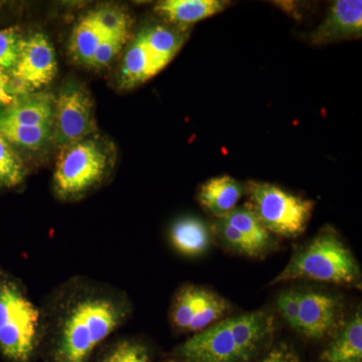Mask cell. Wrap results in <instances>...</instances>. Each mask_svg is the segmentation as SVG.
Here are the masks:
<instances>
[{"mask_svg":"<svg viewBox=\"0 0 362 362\" xmlns=\"http://www.w3.org/2000/svg\"><path fill=\"white\" fill-rule=\"evenodd\" d=\"M0 134L13 146L37 150L52 140V127H30L0 123Z\"/></svg>","mask_w":362,"mask_h":362,"instance_id":"22","label":"cell"},{"mask_svg":"<svg viewBox=\"0 0 362 362\" xmlns=\"http://www.w3.org/2000/svg\"><path fill=\"white\" fill-rule=\"evenodd\" d=\"M249 207L271 233L295 238L306 230L313 211V202L290 194L268 182L250 181Z\"/></svg>","mask_w":362,"mask_h":362,"instance_id":"5","label":"cell"},{"mask_svg":"<svg viewBox=\"0 0 362 362\" xmlns=\"http://www.w3.org/2000/svg\"><path fill=\"white\" fill-rule=\"evenodd\" d=\"M95 362H151V354L144 343L121 339L108 345Z\"/></svg>","mask_w":362,"mask_h":362,"instance_id":"25","label":"cell"},{"mask_svg":"<svg viewBox=\"0 0 362 362\" xmlns=\"http://www.w3.org/2000/svg\"><path fill=\"white\" fill-rule=\"evenodd\" d=\"M170 362H173V361H170Z\"/></svg>","mask_w":362,"mask_h":362,"instance_id":"34","label":"cell"},{"mask_svg":"<svg viewBox=\"0 0 362 362\" xmlns=\"http://www.w3.org/2000/svg\"><path fill=\"white\" fill-rule=\"evenodd\" d=\"M112 161L108 150L96 140L87 139L62 148L54 175L59 199H80L105 180Z\"/></svg>","mask_w":362,"mask_h":362,"instance_id":"4","label":"cell"},{"mask_svg":"<svg viewBox=\"0 0 362 362\" xmlns=\"http://www.w3.org/2000/svg\"><path fill=\"white\" fill-rule=\"evenodd\" d=\"M177 354L187 362H244L228 319L197 332L178 347Z\"/></svg>","mask_w":362,"mask_h":362,"instance_id":"8","label":"cell"},{"mask_svg":"<svg viewBox=\"0 0 362 362\" xmlns=\"http://www.w3.org/2000/svg\"><path fill=\"white\" fill-rule=\"evenodd\" d=\"M170 240L180 254L197 257L209 249L211 235L206 223L201 218L183 216L171 226Z\"/></svg>","mask_w":362,"mask_h":362,"instance_id":"17","label":"cell"},{"mask_svg":"<svg viewBox=\"0 0 362 362\" xmlns=\"http://www.w3.org/2000/svg\"><path fill=\"white\" fill-rule=\"evenodd\" d=\"M96 129L94 106L88 92L78 85L66 86L54 103L52 141L65 148L87 139Z\"/></svg>","mask_w":362,"mask_h":362,"instance_id":"6","label":"cell"},{"mask_svg":"<svg viewBox=\"0 0 362 362\" xmlns=\"http://www.w3.org/2000/svg\"><path fill=\"white\" fill-rule=\"evenodd\" d=\"M202 288L185 285L176 293L170 309V321L173 327L181 332H188L190 322L201 301Z\"/></svg>","mask_w":362,"mask_h":362,"instance_id":"21","label":"cell"},{"mask_svg":"<svg viewBox=\"0 0 362 362\" xmlns=\"http://www.w3.org/2000/svg\"><path fill=\"white\" fill-rule=\"evenodd\" d=\"M228 4L223 0H165L158 2L154 11L177 28H188L225 11Z\"/></svg>","mask_w":362,"mask_h":362,"instance_id":"13","label":"cell"},{"mask_svg":"<svg viewBox=\"0 0 362 362\" xmlns=\"http://www.w3.org/2000/svg\"><path fill=\"white\" fill-rule=\"evenodd\" d=\"M182 362H187V361H182Z\"/></svg>","mask_w":362,"mask_h":362,"instance_id":"33","label":"cell"},{"mask_svg":"<svg viewBox=\"0 0 362 362\" xmlns=\"http://www.w3.org/2000/svg\"><path fill=\"white\" fill-rule=\"evenodd\" d=\"M214 230L223 242L235 252L250 257H256L262 254L252 240L247 239L246 235H243L237 228H233L223 218H216Z\"/></svg>","mask_w":362,"mask_h":362,"instance_id":"27","label":"cell"},{"mask_svg":"<svg viewBox=\"0 0 362 362\" xmlns=\"http://www.w3.org/2000/svg\"><path fill=\"white\" fill-rule=\"evenodd\" d=\"M307 279L338 285L361 282L358 263L332 228H325L294 255L271 285Z\"/></svg>","mask_w":362,"mask_h":362,"instance_id":"3","label":"cell"},{"mask_svg":"<svg viewBox=\"0 0 362 362\" xmlns=\"http://www.w3.org/2000/svg\"><path fill=\"white\" fill-rule=\"evenodd\" d=\"M106 35L89 13L74 30L70 42V52L74 59L90 65L100 42Z\"/></svg>","mask_w":362,"mask_h":362,"instance_id":"19","label":"cell"},{"mask_svg":"<svg viewBox=\"0 0 362 362\" xmlns=\"http://www.w3.org/2000/svg\"><path fill=\"white\" fill-rule=\"evenodd\" d=\"M277 306L288 325L294 330H299V290L289 289L280 293Z\"/></svg>","mask_w":362,"mask_h":362,"instance_id":"30","label":"cell"},{"mask_svg":"<svg viewBox=\"0 0 362 362\" xmlns=\"http://www.w3.org/2000/svg\"><path fill=\"white\" fill-rule=\"evenodd\" d=\"M362 361V314L357 309L340 324L337 334L321 354V362Z\"/></svg>","mask_w":362,"mask_h":362,"instance_id":"14","label":"cell"},{"mask_svg":"<svg viewBox=\"0 0 362 362\" xmlns=\"http://www.w3.org/2000/svg\"><path fill=\"white\" fill-rule=\"evenodd\" d=\"M23 40L18 28H9L0 30V68L6 71L13 68L20 54Z\"/></svg>","mask_w":362,"mask_h":362,"instance_id":"28","label":"cell"},{"mask_svg":"<svg viewBox=\"0 0 362 362\" xmlns=\"http://www.w3.org/2000/svg\"><path fill=\"white\" fill-rule=\"evenodd\" d=\"M57 71L54 47L44 35L35 33L23 39L16 65L8 71L14 97L25 96L49 84Z\"/></svg>","mask_w":362,"mask_h":362,"instance_id":"7","label":"cell"},{"mask_svg":"<svg viewBox=\"0 0 362 362\" xmlns=\"http://www.w3.org/2000/svg\"><path fill=\"white\" fill-rule=\"evenodd\" d=\"M158 74L141 35H137L126 51L121 68V86L126 89L141 85Z\"/></svg>","mask_w":362,"mask_h":362,"instance_id":"18","label":"cell"},{"mask_svg":"<svg viewBox=\"0 0 362 362\" xmlns=\"http://www.w3.org/2000/svg\"><path fill=\"white\" fill-rule=\"evenodd\" d=\"M233 337L243 361H251L275 331L274 317L266 311L233 317L228 319Z\"/></svg>","mask_w":362,"mask_h":362,"instance_id":"11","label":"cell"},{"mask_svg":"<svg viewBox=\"0 0 362 362\" xmlns=\"http://www.w3.org/2000/svg\"><path fill=\"white\" fill-rule=\"evenodd\" d=\"M362 33L361 0H339L331 6L322 23L311 33L314 45L357 39Z\"/></svg>","mask_w":362,"mask_h":362,"instance_id":"10","label":"cell"},{"mask_svg":"<svg viewBox=\"0 0 362 362\" xmlns=\"http://www.w3.org/2000/svg\"><path fill=\"white\" fill-rule=\"evenodd\" d=\"M129 35H108L105 37L100 42L94 57H93L90 66L102 68L109 65L118 52L122 49L123 45L127 42Z\"/></svg>","mask_w":362,"mask_h":362,"instance_id":"29","label":"cell"},{"mask_svg":"<svg viewBox=\"0 0 362 362\" xmlns=\"http://www.w3.org/2000/svg\"><path fill=\"white\" fill-rule=\"evenodd\" d=\"M42 340V309L20 279L0 266V354L9 362H30Z\"/></svg>","mask_w":362,"mask_h":362,"instance_id":"2","label":"cell"},{"mask_svg":"<svg viewBox=\"0 0 362 362\" xmlns=\"http://www.w3.org/2000/svg\"><path fill=\"white\" fill-rule=\"evenodd\" d=\"M28 173L25 162L6 138L0 134V189L18 187Z\"/></svg>","mask_w":362,"mask_h":362,"instance_id":"24","label":"cell"},{"mask_svg":"<svg viewBox=\"0 0 362 362\" xmlns=\"http://www.w3.org/2000/svg\"><path fill=\"white\" fill-rule=\"evenodd\" d=\"M98 26L106 37L108 35H129L131 18L127 13L113 7H105L90 13Z\"/></svg>","mask_w":362,"mask_h":362,"instance_id":"26","label":"cell"},{"mask_svg":"<svg viewBox=\"0 0 362 362\" xmlns=\"http://www.w3.org/2000/svg\"><path fill=\"white\" fill-rule=\"evenodd\" d=\"M259 362H300L296 350L288 343L282 342L269 352Z\"/></svg>","mask_w":362,"mask_h":362,"instance_id":"31","label":"cell"},{"mask_svg":"<svg viewBox=\"0 0 362 362\" xmlns=\"http://www.w3.org/2000/svg\"><path fill=\"white\" fill-rule=\"evenodd\" d=\"M230 309L228 300L211 290L202 288L201 301L190 322L188 332H199L206 329L226 315Z\"/></svg>","mask_w":362,"mask_h":362,"instance_id":"23","label":"cell"},{"mask_svg":"<svg viewBox=\"0 0 362 362\" xmlns=\"http://www.w3.org/2000/svg\"><path fill=\"white\" fill-rule=\"evenodd\" d=\"M244 187L230 175H221L206 181L199 189V202L216 218L235 209L242 199Z\"/></svg>","mask_w":362,"mask_h":362,"instance_id":"16","label":"cell"},{"mask_svg":"<svg viewBox=\"0 0 362 362\" xmlns=\"http://www.w3.org/2000/svg\"><path fill=\"white\" fill-rule=\"evenodd\" d=\"M56 99L47 93H30L0 111V123L30 127H52Z\"/></svg>","mask_w":362,"mask_h":362,"instance_id":"12","label":"cell"},{"mask_svg":"<svg viewBox=\"0 0 362 362\" xmlns=\"http://www.w3.org/2000/svg\"><path fill=\"white\" fill-rule=\"evenodd\" d=\"M342 303L327 293L299 291V330L312 340H320L339 328Z\"/></svg>","mask_w":362,"mask_h":362,"instance_id":"9","label":"cell"},{"mask_svg":"<svg viewBox=\"0 0 362 362\" xmlns=\"http://www.w3.org/2000/svg\"><path fill=\"white\" fill-rule=\"evenodd\" d=\"M127 295L104 283L76 277L59 286L42 313L40 351L45 362H90L100 344L129 319Z\"/></svg>","mask_w":362,"mask_h":362,"instance_id":"1","label":"cell"},{"mask_svg":"<svg viewBox=\"0 0 362 362\" xmlns=\"http://www.w3.org/2000/svg\"><path fill=\"white\" fill-rule=\"evenodd\" d=\"M16 100L11 90V78L8 71L0 68V106H9Z\"/></svg>","mask_w":362,"mask_h":362,"instance_id":"32","label":"cell"},{"mask_svg":"<svg viewBox=\"0 0 362 362\" xmlns=\"http://www.w3.org/2000/svg\"><path fill=\"white\" fill-rule=\"evenodd\" d=\"M140 35L159 73L180 52L187 39L188 33L187 28L156 25L145 28Z\"/></svg>","mask_w":362,"mask_h":362,"instance_id":"15","label":"cell"},{"mask_svg":"<svg viewBox=\"0 0 362 362\" xmlns=\"http://www.w3.org/2000/svg\"><path fill=\"white\" fill-rule=\"evenodd\" d=\"M220 218L246 235L261 252H265L271 246V233L249 207H235L232 211Z\"/></svg>","mask_w":362,"mask_h":362,"instance_id":"20","label":"cell"}]
</instances>
